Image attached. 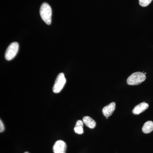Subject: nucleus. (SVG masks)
Segmentation results:
<instances>
[{
	"mask_svg": "<svg viewBox=\"0 0 153 153\" xmlns=\"http://www.w3.org/2000/svg\"><path fill=\"white\" fill-rule=\"evenodd\" d=\"M146 79V75L143 72H135L128 78L127 83L129 85H137L144 82Z\"/></svg>",
	"mask_w": 153,
	"mask_h": 153,
	"instance_id": "nucleus-2",
	"label": "nucleus"
},
{
	"mask_svg": "<svg viewBox=\"0 0 153 153\" xmlns=\"http://www.w3.org/2000/svg\"><path fill=\"white\" fill-rule=\"evenodd\" d=\"M66 83V79L63 73H60L55 79V84L53 87V92L58 93L60 92Z\"/></svg>",
	"mask_w": 153,
	"mask_h": 153,
	"instance_id": "nucleus-4",
	"label": "nucleus"
},
{
	"mask_svg": "<svg viewBox=\"0 0 153 153\" xmlns=\"http://www.w3.org/2000/svg\"><path fill=\"white\" fill-rule=\"evenodd\" d=\"M74 131L76 134H82L84 132L83 127L75 126L74 128Z\"/></svg>",
	"mask_w": 153,
	"mask_h": 153,
	"instance_id": "nucleus-11",
	"label": "nucleus"
},
{
	"mask_svg": "<svg viewBox=\"0 0 153 153\" xmlns=\"http://www.w3.org/2000/svg\"><path fill=\"white\" fill-rule=\"evenodd\" d=\"M149 107V105L148 103L145 102H142L134 108L132 111L133 113L134 114H140L147 109Z\"/></svg>",
	"mask_w": 153,
	"mask_h": 153,
	"instance_id": "nucleus-7",
	"label": "nucleus"
},
{
	"mask_svg": "<svg viewBox=\"0 0 153 153\" xmlns=\"http://www.w3.org/2000/svg\"><path fill=\"white\" fill-rule=\"evenodd\" d=\"M67 146L66 143L63 141L59 140L55 142L53 146L54 153H66Z\"/></svg>",
	"mask_w": 153,
	"mask_h": 153,
	"instance_id": "nucleus-5",
	"label": "nucleus"
},
{
	"mask_svg": "<svg viewBox=\"0 0 153 153\" xmlns=\"http://www.w3.org/2000/svg\"><path fill=\"white\" fill-rule=\"evenodd\" d=\"M19 49V44L16 42L11 43L7 48L5 53V58L7 60H12L16 57Z\"/></svg>",
	"mask_w": 153,
	"mask_h": 153,
	"instance_id": "nucleus-3",
	"label": "nucleus"
},
{
	"mask_svg": "<svg viewBox=\"0 0 153 153\" xmlns=\"http://www.w3.org/2000/svg\"><path fill=\"white\" fill-rule=\"evenodd\" d=\"M115 103L114 102H111L103 108L102 110V114L105 117H108L112 115L115 109Z\"/></svg>",
	"mask_w": 153,
	"mask_h": 153,
	"instance_id": "nucleus-6",
	"label": "nucleus"
},
{
	"mask_svg": "<svg viewBox=\"0 0 153 153\" xmlns=\"http://www.w3.org/2000/svg\"><path fill=\"white\" fill-rule=\"evenodd\" d=\"M153 131V122L148 121L145 123L142 128V131L144 133L149 134Z\"/></svg>",
	"mask_w": 153,
	"mask_h": 153,
	"instance_id": "nucleus-9",
	"label": "nucleus"
},
{
	"mask_svg": "<svg viewBox=\"0 0 153 153\" xmlns=\"http://www.w3.org/2000/svg\"><path fill=\"white\" fill-rule=\"evenodd\" d=\"M82 121H83V123L85 124V125L89 128L93 129L95 127L96 123L95 121L90 117H84L82 119Z\"/></svg>",
	"mask_w": 153,
	"mask_h": 153,
	"instance_id": "nucleus-8",
	"label": "nucleus"
},
{
	"mask_svg": "<svg viewBox=\"0 0 153 153\" xmlns=\"http://www.w3.org/2000/svg\"><path fill=\"white\" fill-rule=\"evenodd\" d=\"M83 126V121L80 120H78L76 122L75 126Z\"/></svg>",
	"mask_w": 153,
	"mask_h": 153,
	"instance_id": "nucleus-13",
	"label": "nucleus"
},
{
	"mask_svg": "<svg viewBox=\"0 0 153 153\" xmlns=\"http://www.w3.org/2000/svg\"><path fill=\"white\" fill-rule=\"evenodd\" d=\"M4 126L1 120H0V132H2L4 131Z\"/></svg>",
	"mask_w": 153,
	"mask_h": 153,
	"instance_id": "nucleus-12",
	"label": "nucleus"
},
{
	"mask_svg": "<svg viewBox=\"0 0 153 153\" xmlns=\"http://www.w3.org/2000/svg\"><path fill=\"white\" fill-rule=\"evenodd\" d=\"M25 153H29L27 152H25Z\"/></svg>",
	"mask_w": 153,
	"mask_h": 153,
	"instance_id": "nucleus-14",
	"label": "nucleus"
},
{
	"mask_svg": "<svg viewBox=\"0 0 153 153\" xmlns=\"http://www.w3.org/2000/svg\"><path fill=\"white\" fill-rule=\"evenodd\" d=\"M152 0H139L140 5L142 7H146L151 4Z\"/></svg>",
	"mask_w": 153,
	"mask_h": 153,
	"instance_id": "nucleus-10",
	"label": "nucleus"
},
{
	"mask_svg": "<svg viewBox=\"0 0 153 153\" xmlns=\"http://www.w3.org/2000/svg\"><path fill=\"white\" fill-rule=\"evenodd\" d=\"M40 13L44 22L50 25L52 22V10L49 4L46 2L42 4L40 8Z\"/></svg>",
	"mask_w": 153,
	"mask_h": 153,
	"instance_id": "nucleus-1",
	"label": "nucleus"
}]
</instances>
